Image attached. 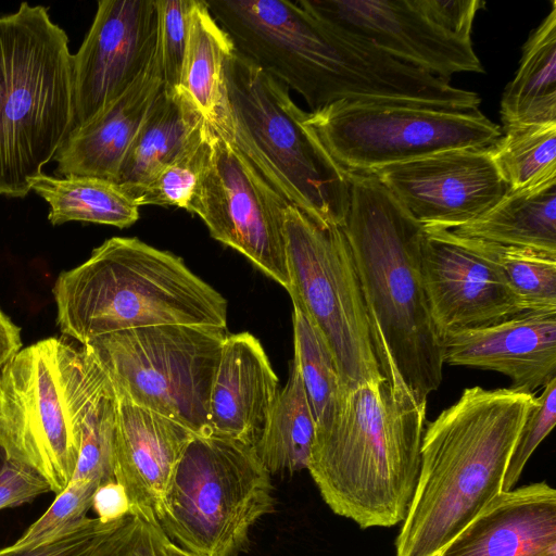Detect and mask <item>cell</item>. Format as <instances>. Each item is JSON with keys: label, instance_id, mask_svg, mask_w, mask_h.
I'll list each match as a JSON object with an SVG mask.
<instances>
[{"label": "cell", "instance_id": "obj_19", "mask_svg": "<svg viewBox=\"0 0 556 556\" xmlns=\"http://www.w3.org/2000/svg\"><path fill=\"white\" fill-rule=\"evenodd\" d=\"M434 556H556L555 489L502 491Z\"/></svg>", "mask_w": 556, "mask_h": 556}, {"label": "cell", "instance_id": "obj_15", "mask_svg": "<svg viewBox=\"0 0 556 556\" xmlns=\"http://www.w3.org/2000/svg\"><path fill=\"white\" fill-rule=\"evenodd\" d=\"M371 174L425 228L451 230L470 223L508 191L491 147L447 150Z\"/></svg>", "mask_w": 556, "mask_h": 556}, {"label": "cell", "instance_id": "obj_1", "mask_svg": "<svg viewBox=\"0 0 556 556\" xmlns=\"http://www.w3.org/2000/svg\"><path fill=\"white\" fill-rule=\"evenodd\" d=\"M341 226L359 278L383 376L427 404L443 378V339L422 274L425 227L374 174H348Z\"/></svg>", "mask_w": 556, "mask_h": 556}, {"label": "cell", "instance_id": "obj_30", "mask_svg": "<svg viewBox=\"0 0 556 556\" xmlns=\"http://www.w3.org/2000/svg\"><path fill=\"white\" fill-rule=\"evenodd\" d=\"M292 321L293 359L299 368L316 425L331 414L348 389L324 339L295 306Z\"/></svg>", "mask_w": 556, "mask_h": 556}, {"label": "cell", "instance_id": "obj_38", "mask_svg": "<svg viewBox=\"0 0 556 556\" xmlns=\"http://www.w3.org/2000/svg\"><path fill=\"white\" fill-rule=\"evenodd\" d=\"M50 491L49 483L30 467L5 458L0 465V509L30 503Z\"/></svg>", "mask_w": 556, "mask_h": 556}, {"label": "cell", "instance_id": "obj_10", "mask_svg": "<svg viewBox=\"0 0 556 556\" xmlns=\"http://www.w3.org/2000/svg\"><path fill=\"white\" fill-rule=\"evenodd\" d=\"M288 293L329 348L348 390L386 378L348 239L288 203L283 212Z\"/></svg>", "mask_w": 556, "mask_h": 556}, {"label": "cell", "instance_id": "obj_13", "mask_svg": "<svg viewBox=\"0 0 556 556\" xmlns=\"http://www.w3.org/2000/svg\"><path fill=\"white\" fill-rule=\"evenodd\" d=\"M211 127V156L187 211L204 222L215 240L288 290L283 212L289 202Z\"/></svg>", "mask_w": 556, "mask_h": 556}, {"label": "cell", "instance_id": "obj_16", "mask_svg": "<svg viewBox=\"0 0 556 556\" xmlns=\"http://www.w3.org/2000/svg\"><path fill=\"white\" fill-rule=\"evenodd\" d=\"M421 260L431 314L442 337L527 312L469 238L448 229L425 228Z\"/></svg>", "mask_w": 556, "mask_h": 556}, {"label": "cell", "instance_id": "obj_17", "mask_svg": "<svg viewBox=\"0 0 556 556\" xmlns=\"http://www.w3.org/2000/svg\"><path fill=\"white\" fill-rule=\"evenodd\" d=\"M442 339L444 363L501 372L513 390L533 393L556 378V312H522Z\"/></svg>", "mask_w": 556, "mask_h": 556}, {"label": "cell", "instance_id": "obj_18", "mask_svg": "<svg viewBox=\"0 0 556 556\" xmlns=\"http://www.w3.org/2000/svg\"><path fill=\"white\" fill-rule=\"evenodd\" d=\"M116 401L114 479L127 493L130 514L157 523L170 479L195 434L164 415L122 399Z\"/></svg>", "mask_w": 556, "mask_h": 556}, {"label": "cell", "instance_id": "obj_22", "mask_svg": "<svg viewBox=\"0 0 556 556\" xmlns=\"http://www.w3.org/2000/svg\"><path fill=\"white\" fill-rule=\"evenodd\" d=\"M205 118L181 88L160 89L132 139L114 182L131 198L190 143Z\"/></svg>", "mask_w": 556, "mask_h": 556}, {"label": "cell", "instance_id": "obj_4", "mask_svg": "<svg viewBox=\"0 0 556 556\" xmlns=\"http://www.w3.org/2000/svg\"><path fill=\"white\" fill-rule=\"evenodd\" d=\"M52 294L60 331L84 345L160 325L226 328L227 301L184 260L138 238L113 237L60 273Z\"/></svg>", "mask_w": 556, "mask_h": 556}, {"label": "cell", "instance_id": "obj_26", "mask_svg": "<svg viewBox=\"0 0 556 556\" xmlns=\"http://www.w3.org/2000/svg\"><path fill=\"white\" fill-rule=\"evenodd\" d=\"M314 435L315 419L293 359L254 450L270 473L294 472L306 469Z\"/></svg>", "mask_w": 556, "mask_h": 556}, {"label": "cell", "instance_id": "obj_27", "mask_svg": "<svg viewBox=\"0 0 556 556\" xmlns=\"http://www.w3.org/2000/svg\"><path fill=\"white\" fill-rule=\"evenodd\" d=\"M233 45L204 1L194 0L180 84L208 123L224 97V65Z\"/></svg>", "mask_w": 556, "mask_h": 556}, {"label": "cell", "instance_id": "obj_9", "mask_svg": "<svg viewBox=\"0 0 556 556\" xmlns=\"http://www.w3.org/2000/svg\"><path fill=\"white\" fill-rule=\"evenodd\" d=\"M226 328L160 325L117 331L84 344L115 396L208 434V401Z\"/></svg>", "mask_w": 556, "mask_h": 556}, {"label": "cell", "instance_id": "obj_33", "mask_svg": "<svg viewBox=\"0 0 556 556\" xmlns=\"http://www.w3.org/2000/svg\"><path fill=\"white\" fill-rule=\"evenodd\" d=\"M156 61L163 86L179 87L194 0H159Z\"/></svg>", "mask_w": 556, "mask_h": 556}, {"label": "cell", "instance_id": "obj_21", "mask_svg": "<svg viewBox=\"0 0 556 556\" xmlns=\"http://www.w3.org/2000/svg\"><path fill=\"white\" fill-rule=\"evenodd\" d=\"M163 86L156 54L117 99L70 131L53 160L60 177L89 176L113 181L153 100Z\"/></svg>", "mask_w": 556, "mask_h": 556}, {"label": "cell", "instance_id": "obj_14", "mask_svg": "<svg viewBox=\"0 0 556 556\" xmlns=\"http://www.w3.org/2000/svg\"><path fill=\"white\" fill-rule=\"evenodd\" d=\"M157 14L152 0H101L73 54L74 121L85 124L122 96L156 54Z\"/></svg>", "mask_w": 556, "mask_h": 556}, {"label": "cell", "instance_id": "obj_41", "mask_svg": "<svg viewBox=\"0 0 556 556\" xmlns=\"http://www.w3.org/2000/svg\"><path fill=\"white\" fill-rule=\"evenodd\" d=\"M165 553L166 556H193L175 545L172 541H169V539H167L165 543Z\"/></svg>", "mask_w": 556, "mask_h": 556}, {"label": "cell", "instance_id": "obj_7", "mask_svg": "<svg viewBox=\"0 0 556 556\" xmlns=\"http://www.w3.org/2000/svg\"><path fill=\"white\" fill-rule=\"evenodd\" d=\"M111 386L84 345L47 338L0 370V448L38 472L55 494L72 480L85 419Z\"/></svg>", "mask_w": 556, "mask_h": 556}, {"label": "cell", "instance_id": "obj_40", "mask_svg": "<svg viewBox=\"0 0 556 556\" xmlns=\"http://www.w3.org/2000/svg\"><path fill=\"white\" fill-rule=\"evenodd\" d=\"M21 349L20 327L0 308V370Z\"/></svg>", "mask_w": 556, "mask_h": 556}, {"label": "cell", "instance_id": "obj_6", "mask_svg": "<svg viewBox=\"0 0 556 556\" xmlns=\"http://www.w3.org/2000/svg\"><path fill=\"white\" fill-rule=\"evenodd\" d=\"M74 121L73 54L46 7L0 16V195L23 199Z\"/></svg>", "mask_w": 556, "mask_h": 556}, {"label": "cell", "instance_id": "obj_25", "mask_svg": "<svg viewBox=\"0 0 556 556\" xmlns=\"http://www.w3.org/2000/svg\"><path fill=\"white\" fill-rule=\"evenodd\" d=\"M29 186L49 204L48 219L53 226L87 222L126 228L139 218V206L110 180L41 173L29 180Z\"/></svg>", "mask_w": 556, "mask_h": 556}, {"label": "cell", "instance_id": "obj_12", "mask_svg": "<svg viewBox=\"0 0 556 556\" xmlns=\"http://www.w3.org/2000/svg\"><path fill=\"white\" fill-rule=\"evenodd\" d=\"M325 23L388 55L450 81L483 73L471 30L480 0H299Z\"/></svg>", "mask_w": 556, "mask_h": 556}, {"label": "cell", "instance_id": "obj_37", "mask_svg": "<svg viewBox=\"0 0 556 556\" xmlns=\"http://www.w3.org/2000/svg\"><path fill=\"white\" fill-rule=\"evenodd\" d=\"M111 522L86 518L77 526L36 545H10L0 548V556H86L108 530Z\"/></svg>", "mask_w": 556, "mask_h": 556}, {"label": "cell", "instance_id": "obj_31", "mask_svg": "<svg viewBox=\"0 0 556 556\" xmlns=\"http://www.w3.org/2000/svg\"><path fill=\"white\" fill-rule=\"evenodd\" d=\"M212 151V127L205 119L185 150L152 179L134 192L138 206L162 205L187 210L207 166Z\"/></svg>", "mask_w": 556, "mask_h": 556}, {"label": "cell", "instance_id": "obj_35", "mask_svg": "<svg viewBox=\"0 0 556 556\" xmlns=\"http://www.w3.org/2000/svg\"><path fill=\"white\" fill-rule=\"evenodd\" d=\"M167 539L157 523L129 514L111 522L86 556H166Z\"/></svg>", "mask_w": 556, "mask_h": 556}, {"label": "cell", "instance_id": "obj_2", "mask_svg": "<svg viewBox=\"0 0 556 556\" xmlns=\"http://www.w3.org/2000/svg\"><path fill=\"white\" fill-rule=\"evenodd\" d=\"M426 410L382 378L348 390L315 425L306 469L336 515L362 529L403 522L419 475Z\"/></svg>", "mask_w": 556, "mask_h": 556}, {"label": "cell", "instance_id": "obj_23", "mask_svg": "<svg viewBox=\"0 0 556 556\" xmlns=\"http://www.w3.org/2000/svg\"><path fill=\"white\" fill-rule=\"evenodd\" d=\"M451 231L464 238L556 254V179L507 191L480 217Z\"/></svg>", "mask_w": 556, "mask_h": 556}, {"label": "cell", "instance_id": "obj_3", "mask_svg": "<svg viewBox=\"0 0 556 556\" xmlns=\"http://www.w3.org/2000/svg\"><path fill=\"white\" fill-rule=\"evenodd\" d=\"M533 393L476 386L425 428L417 484L395 556H434L503 491Z\"/></svg>", "mask_w": 556, "mask_h": 556}, {"label": "cell", "instance_id": "obj_28", "mask_svg": "<svg viewBox=\"0 0 556 556\" xmlns=\"http://www.w3.org/2000/svg\"><path fill=\"white\" fill-rule=\"evenodd\" d=\"M491 147L496 168L508 191L556 179V124L504 127Z\"/></svg>", "mask_w": 556, "mask_h": 556}, {"label": "cell", "instance_id": "obj_36", "mask_svg": "<svg viewBox=\"0 0 556 556\" xmlns=\"http://www.w3.org/2000/svg\"><path fill=\"white\" fill-rule=\"evenodd\" d=\"M556 422V378L535 397L514 446L503 480V491L515 488L529 458L549 434Z\"/></svg>", "mask_w": 556, "mask_h": 556}, {"label": "cell", "instance_id": "obj_39", "mask_svg": "<svg viewBox=\"0 0 556 556\" xmlns=\"http://www.w3.org/2000/svg\"><path fill=\"white\" fill-rule=\"evenodd\" d=\"M91 508L102 522H113L130 514L127 493L117 481L100 483L94 491Z\"/></svg>", "mask_w": 556, "mask_h": 556}, {"label": "cell", "instance_id": "obj_29", "mask_svg": "<svg viewBox=\"0 0 556 556\" xmlns=\"http://www.w3.org/2000/svg\"><path fill=\"white\" fill-rule=\"evenodd\" d=\"M469 239L501 273L525 311L556 312V254Z\"/></svg>", "mask_w": 556, "mask_h": 556}, {"label": "cell", "instance_id": "obj_8", "mask_svg": "<svg viewBox=\"0 0 556 556\" xmlns=\"http://www.w3.org/2000/svg\"><path fill=\"white\" fill-rule=\"evenodd\" d=\"M274 503L270 472L254 446L194 435L162 500L157 523L169 541L193 556H237Z\"/></svg>", "mask_w": 556, "mask_h": 556}, {"label": "cell", "instance_id": "obj_20", "mask_svg": "<svg viewBox=\"0 0 556 556\" xmlns=\"http://www.w3.org/2000/svg\"><path fill=\"white\" fill-rule=\"evenodd\" d=\"M278 392L260 340L247 331L227 334L210 392L208 434L255 446Z\"/></svg>", "mask_w": 556, "mask_h": 556}, {"label": "cell", "instance_id": "obj_11", "mask_svg": "<svg viewBox=\"0 0 556 556\" xmlns=\"http://www.w3.org/2000/svg\"><path fill=\"white\" fill-rule=\"evenodd\" d=\"M304 125L346 174H371L447 150L490 148L502 136L479 110L346 100L306 113Z\"/></svg>", "mask_w": 556, "mask_h": 556}, {"label": "cell", "instance_id": "obj_5", "mask_svg": "<svg viewBox=\"0 0 556 556\" xmlns=\"http://www.w3.org/2000/svg\"><path fill=\"white\" fill-rule=\"evenodd\" d=\"M289 88L238 53L224 65V97L210 123L289 203L323 226H342L348 174L304 125Z\"/></svg>", "mask_w": 556, "mask_h": 556}, {"label": "cell", "instance_id": "obj_32", "mask_svg": "<svg viewBox=\"0 0 556 556\" xmlns=\"http://www.w3.org/2000/svg\"><path fill=\"white\" fill-rule=\"evenodd\" d=\"M117 401L112 384L98 396L85 419L72 480H114L113 456Z\"/></svg>", "mask_w": 556, "mask_h": 556}, {"label": "cell", "instance_id": "obj_24", "mask_svg": "<svg viewBox=\"0 0 556 556\" xmlns=\"http://www.w3.org/2000/svg\"><path fill=\"white\" fill-rule=\"evenodd\" d=\"M504 127L556 124V2L530 34L501 99Z\"/></svg>", "mask_w": 556, "mask_h": 556}, {"label": "cell", "instance_id": "obj_34", "mask_svg": "<svg viewBox=\"0 0 556 556\" xmlns=\"http://www.w3.org/2000/svg\"><path fill=\"white\" fill-rule=\"evenodd\" d=\"M100 483L93 480H71L67 486L56 494L51 506L31 523L13 545H36L71 529L87 518L92 506V497Z\"/></svg>", "mask_w": 556, "mask_h": 556}]
</instances>
